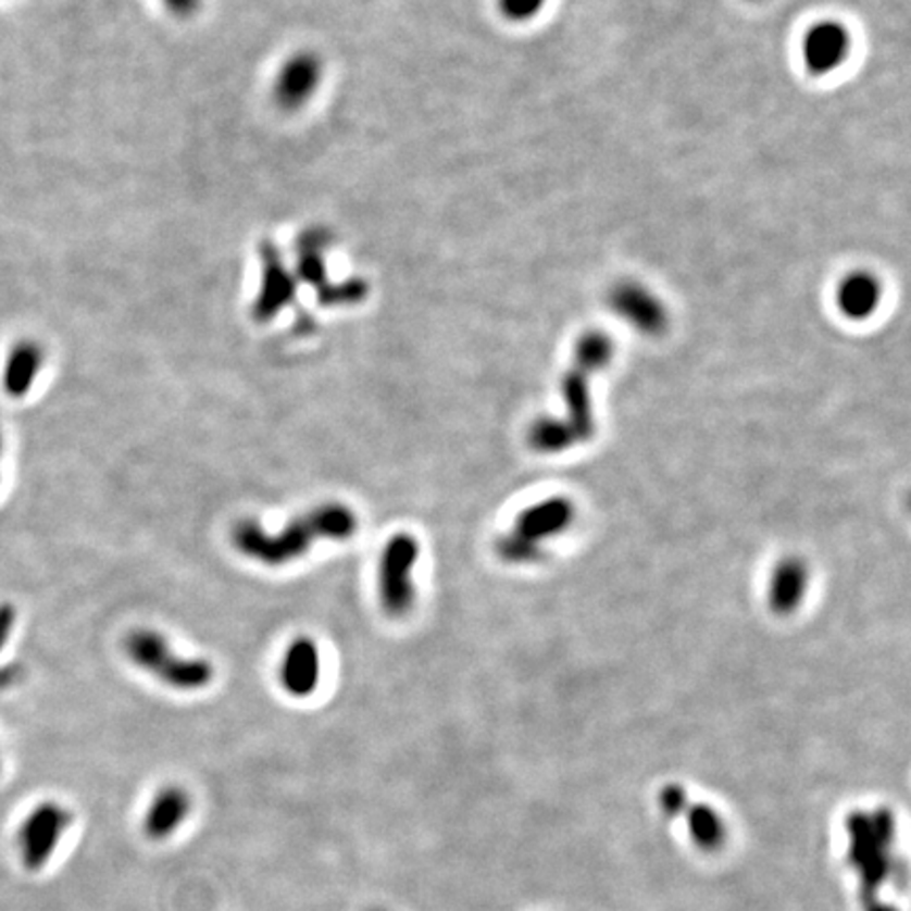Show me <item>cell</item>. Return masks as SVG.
Segmentation results:
<instances>
[{"mask_svg":"<svg viewBox=\"0 0 911 911\" xmlns=\"http://www.w3.org/2000/svg\"><path fill=\"white\" fill-rule=\"evenodd\" d=\"M661 804L666 814L686 819L692 840L697 841L701 848L713 850L724 841L726 829L720 814L707 804L690 802L686 791L679 785H666L661 791Z\"/></svg>","mask_w":911,"mask_h":911,"instance_id":"cell-13","label":"cell"},{"mask_svg":"<svg viewBox=\"0 0 911 911\" xmlns=\"http://www.w3.org/2000/svg\"><path fill=\"white\" fill-rule=\"evenodd\" d=\"M163 4L179 20H188L201 9V0H163Z\"/></svg>","mask_w":911,"mask_h":911,"instance_id":"cell-21","label":"cell"},{"mask_svg":"<svg viewBox=\"0 0 911 911\" xmlns=\"http://www.w3.org/2000/svg\"><path fill=\"white\" fill-rule=\"evenodd\" d=\"M850 836V863L863 882L865 908L868 911H886L879 908L876 893L882 884L895 874L893 863V836L895 823L886 808L874 812H854L848 819Z\"/></svg>","mask_w":911,"mask_h":911,"instance_id":"cell-3","label":"cell"},{"mask_svg":"<svg viewBox=\"0 0 911 911\" xmlns=\"http://www.w3.org/2000/svg\"><path fill=\"white\" fill-rule=\"evenodd\" d=\"M323 80V62L313 51H300L283 62L273 87V100L285 112H296L311 102Z\"/></svg>","mask_w":911,"mask_h":911,"instance_id":"cell-8","label":"cell"},{"mask_svg":"<svg viewBox=\"0 0 911 911\" xmlns=\"http://www.w3.org/2000/svg\"><path fill=\"white\" fill-rule=\"evenodd\" d=\"M0 454H2V433H0Z\"/></svg>","mask_w":911,"mask_h":911,"instance_id":"cell-24","label":"cell"},{"mask_svg":"<svg viewBox=\"0 0 911 911\" xmlns=\"http://www.w3.org/2000/svg\"><path fill=\"white\" fill-rule=\"evenodd\" d=\"M576 509L570 498L553 496L522 511L513 524L511 536L532 547L542 549V542L572 526Z\"/></svg>","mask_w":911,"mask_h":911,"instance_id":"cell-11","label":"cell"},{"mask_svg":"<svg viewBox=\"0 0 911 911\" xmlns=\"http://www.w3.org/2000/svg\"><path fill=\"white\" fill-rule=\"evenodd\" d=\"M359 532V517L345 502H323L289 520L279 532H269L258 520L244 517L230 527L233 547L269 567L302 560L319 540L345 542Z\"/></svg>","mask_w":911,"mask_h":911,"instance_id":"cell-1","label":"cell"},{"mask_svg":"<svg viewBox=\"0 0 911 911\" xmlns=\"http://www.w3.org/2000/svg\"><path fill=\"white\" fill-rule=\"evenodd\" d=\"M123 650L134 665L179 692L203 690L215 677V669L208 659L177 654L170 639L154 629L140 627L127 633Z\"/></svg>","mask_w":911,"mask_h":911,"instance_id":"cell-2","label":"cell"},{"mask_svg":"<svg viewBox=\"0 0 911 911\" xmlns=\"http://www.w3.org/2000/svg\"><path fill=\"white\" fill-rule=\"evenodd\" d=\"M367 911H390V910H386V908H370V910H367Z\"/></svg>","mask_w":911,"mask_h":911,"instance_id":"cell-23","label":"cell"},{"mask_svg":"<svg viewBox=\"0 0 911 911\" xmlns=\"http://www.w3.org/2000/svg\"><path fill=\"white\" fill-rule=\"evenodd\" d=\"M72 823L74 812L71 808L55 800L36 804L24 819L17 834L22 865L28 872H40L42 868H47L64 836L71 832Z\"/></svg>","mask_w":911,"mask_h":911,"instance_id":"cell-5","label":"cell"},{"mask_svg":"<svg viewBox=\"0 0 911 911\" xmlns=\"http://www.w3.org/2000/svg\"><path fill=\"white\" fill-rule=\"evenodd\" d=\"M608 304L614 311V315L621 316L633 329L641 334L659 336L669 325L663 300L637 280L616 283L608 294Z\"/></svg>","mask_w":911,"mask_h":911,"instance_id":"cell-6","label":"cell"},{"mask_svg":"<svg viewBox=\"0 0 911 911\" xmlns=\"http://www.w3.org/2000/svg\"><path fill=\"white\" fill-rule=\"evenodd\" d=\"M42 363H45V351L38 342L35 340L17 342L9 352L7 363H4V372H2L4 392L13 399L26 397L35 386L36 378L42 370Z\"/></svg>","mask_w":911,"mask_h":911,"instance_id":"cell-17","label":"cell"},{"mask_svg":"<svg viewBox=\"0 0 911 911\" xmlns=\"http://www.w3.org/2000/svg\"><path fill=\"white\" fill-rule=\"evenodd\" d=\"M421 558V542L410 532L392 534L378 561V599L388 619H405L416 606L414 567Z\"/></svg>","mask_w":911,"mask_h":911,"instance_id":"cell-4","label":"cell"},{"mask_svg":"<svg viewBox=\"0 0 911 911\" xmlns=\"http://www.w3.org/2000/svg\"><path fill=\"white\" fill-rule=\"evenodd\" d=\"M527 441L538 454H560L578 446L563 419H538L527 430Z\"/></svg>","mask_w":911,"mask_h":911,"instance_id":"cell-18","label":"cell"},{"mask_svg":"<svg viewBox=\"0 0 911 911\" xmlns=\"http://www.w3.org/2000/svg\"><path fill=\"white\" fill-rule=\"evenodd\" d=\"M192 808L195 800L186 787L177 783L163 785L148 802L141 819V832L146 840L161 844L174 838L182 825L190 819Z\"/></svg>","mask_w":911,"mask_h":911,"instance_id":"cell-9","label":"cell"},{"mask_svg":"<svg viewBox=\"0 0 911 911\" xmlns=\"http://www.w3.org/2000/svg\"><path fill=\"white\" fill-rule=\"evenodd\" d=\"M808 574L807 561L800 558H785L772 567L769 581V606L778 616L794 614L802 599L807 596Z\"/></svg>","mask_w":911,"mask_h":911,"instance_id":"cell-15","label":"cell"},{"mask_svg":"<svg viewBox=\"0 0 911 911\" xmlns=\"http://www.w3.org/2000/svg\"><path fill=\"white\" fill-rule=\"evenodd\" d=\"M496 4L504 20L524 24L542 13L547 0H496Z\"/></svg>","mask_w":911,"mask_h":911,"instance_id":"cell-20","label":"cell"},{"mask_svg":"<svg viewBox=\"0 0 911 911\" xmlns=\"http://www.w3.org/2000/svg\"><path fill=\"white\" fill-rule=\"evenodd\" d=\"M280 688L294 699L315 695L321 682V652L315 639L300 635L285 648L279 665Z\"/></svg>","mask_w":911,"mask_h":911,"instance_id":"cell-12","label":"cell"},{"mask_svg":"<svg viewBox=\"0 0 911 911\" xmlns=\"http://www.w3.org/2000/svg\"><path fill=\"white\" fill-rule=\"evenodd\" d=\"M596 374V370H591L585 363L574 361L572 367L567 370V374L563 376L561 383V395L567 408V416L563 422L570 426V430L574 433L578 444H585L589 439H594L596 435V421H594V405H591V388H589V380Z\"/></svg>","mask_w":911,"mask_h":911,"instance_id":"cell-14","label":"cell"},{"mask_svg":"<svg viewBox=\"0 0 911 911\" xmlns=\"http://www.w3.org/2000/svg\"><path fill=\"white\" fill-rule=\"evenodd\" d=\"M882 291V283L874 273L857 271L838 283L836 304L846 319L865 321L879 309Z\"/></svg>","mask_w":911,"mask_h":911,"instance_id":"cell-16","label":"cell"},{"mask_svg":"<svg viewBox=\"0 0 911 911\" xmlns=\"http://www.w3.org/2000/svg\"><path fill=\"white\" fill-rule=\"evenodd\" d=\"M260 260H262V283L251 307V316L258 323H269L294 302L298 287H296V277L287 271L275 244L264 241L260 246Z\"/></svg>","mask_w":911,"mask_h":911,"instance_id":"cell-7","label":"cell"},{"mask_svg":"<svg viewBox=\"0 0 911 911\" xmlns=\"http://www.w3.org/2000/svg\"><path fill=\"white\" fill-rule=\"evenodd\" d=\"M0 772H2V760H0Z\"/></svg>","mask_w":911,"mask_h":911,"instance_id":"cell-25","label":"cell"},{"mask_svg":"<svg viewBox=\"0 0 911 911\" xmlns=\"http://www.w3.org/2000/svg\"><path fill=\"white\" fill-rule=\"evenodd\" d=\"M850 45V33L844 24L836 20L819 22L802 38V62L814 76L832 74L846 64Z\"/></svg>","mask_w":911,"mask_h":911,"instance_id":"cell-10","label":"cell"},{"mask_svg":"<svg viewBox=\"0 0 911 911\" xmlns=\"http://www.w3.org/2000/svg\"><path fill=\"white\" fill-rule=\"evenodd\" d=\"M316 294L323 307H351L359 304L367 296V283L361 279L345 280L338 285L327 283Z\"/></svg>","mask_w":911,"mask_h":911,"instance_id":"cell-19","label":"cell"},{"mask_svg":"<svg viewBox=\"0 0 911 911\" xmlns=\"http://www.w3.org/2000/svg\"><path fill=\"white\" fill-rule=\"evenodd\" d=\"M15 619H17V612H15V608H13V606H9V603L0 606V650L4 648L7 639L11 637L13 625H15Z\"/></svg>","mask_w":911,"mask_h":911,"instance_id":"cell-22","label":"cell"}]
</instances>
